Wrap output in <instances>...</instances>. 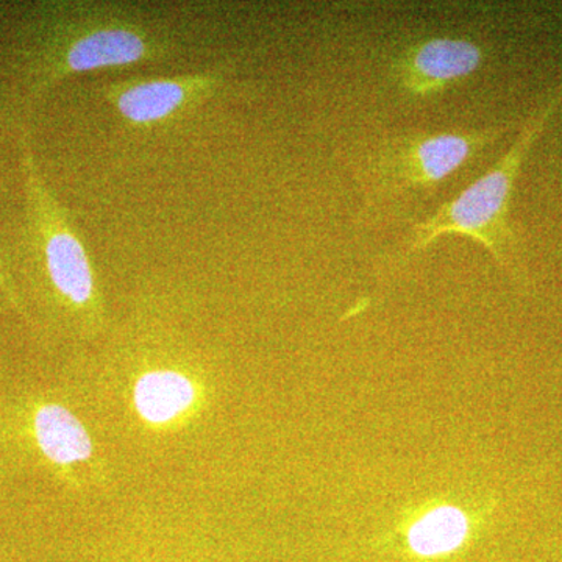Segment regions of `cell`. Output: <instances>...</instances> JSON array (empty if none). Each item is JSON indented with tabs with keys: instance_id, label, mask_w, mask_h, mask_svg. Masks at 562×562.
Returning <instances> with one entry per match:
<instances>
[{
	"instance_id": "1",
	"label": "cell",
	"mask_w": 562,
	"mask_h": 562,
	"mask_svg": "<svg viewBox=\"0 0 562 562\" xmlns=\"http://www.w3.org/2000/svg\"><path fill=\"white\" fill-rule=\"evenodd\" d=\"M176 41L147 11L122 2L50 3L36 22L33 52L43 87L72 74L162 60Z\"/></svg>"
},
{
	"instance_id": "2",
	"label": "cell",
	"mask_w": 562,
	"mask_h": 562,
	"mask_svg": "<svg viewBox=\"0 0 562 562\" xmlns=\"http://www.w3.org/2000/svg\"><path fill=\"white\" fill-rule=\"evenodd\" d=\"M561 103L562 83L527 117L513 146L490 171L469 184L452 201L439 205L430 216L414 222L402 243V249L394 255L395 268H402L442 236L457 235L483 246L503 271L517 277V249L520 243L509 224L514 190L528 154Z\"/></svg>"
},
{
	"instance_id": "3",
	"label": "cell",
	"mask_w": 562,
	"mask_h": 562,
	"mask_svg": "<svg viewBox=\"0 0 562 562\" xmlns=\"http://www.w3.org/2000/svg\"><path fill=\"white\" fill-rule=\"evenodd\" d=\"M514 127L508 122L471 131L398 133L376 150L373 176L384 191L431 194Z\"/></svg>"
},
{
	"instance_id": "4",
	"label": "cell",
	"mask_w": 562,
	"mask_h": 562,
	"mask_svg": "<svg viewBox=\"0 0 562 562\" xmlns=\"http://www.w3.org/2000/svg\"><path fill=\"white\" fill-rule=\"evenodd\" d=\"M31 198L52 290L61 305L83 325V331L99 330L103 321V297L87 247L77 235L68 211L55 201L33 171Z\"/></svg>"
},
{
	"instance_id": "5",
	"label": "cell",
	"mask_w": 562,
	"mask_h": 562,
	"mask_svg": "<svg viewBox=\"0 0 562 562\" xmlns=\"http://www.w3.org/2000/svg\"><path fill=\"white\" fill-rule=\"evenodd\" d=\"M221 83L217 72L135 77L105 85L102 98L132 127L154 128L209 101Z\"/></svg>"
},
{
	"instance_id": "6",
	"label": "cell",
	"mask_w": 562,
	"mask_h": 562,
	"mask_svg": "<svg viewBox=\"0 0 562 562\" xmlns=\"http://www.w3.org/2000/svg\"><path fill=\"white\" fill-rule=\"evenodd\" d=\"M479 535L471 513L453 503L432 502L406 516L382 549L405 562H450L468 552Z\"/></svg>"
},
{
	"instance_id": "7",
	"label": "cell",
	"mask_w": 562,
	"mask_h": 562,
	"mask_svg": "<svg viewBox=\"0 0 562 562\" xmlns=\"http://www.w3.org/2000/svg\"><path fill=\"white\" fill-rule=\"evenodd\" d=\"M486 54L479 43L436 36L409 44L392 63L398 87L414 99L441 94L482 68Z\"/></svg>"
},
{
	"instance_id": "8",
	"label": "cell",
	"mask_w": 562,
	"mask_h": 562,
	"mask_svg": "<svg viewBox=\"0 0 562 562\" xmlns=\"http://www.w3.org/2000/svg\"><path fill=\"white\" fill-rule=\"evenodd\" d=\"M132 403L144 424L155 430H169L195 413L201 403V391L187 372L154 368L135 380Z\"/></svg>"
},
{
	"instance_id": "9",
	"label": "cell",
	"mask_w": 562,
	"mask_h": 562,
	"mask_svg": "<svg viewBox=\"0 0 562 562\" xmlns=\"http://www.w3.org/2000/svg\"><path fill=\"white\" fill-rule=\"evenodd\" d=\"M33 436L41 453L65 471L88 464L94 457L90 431L76 414L58 403H44L36 409Z\"/></svg>"
}]
</instances>
